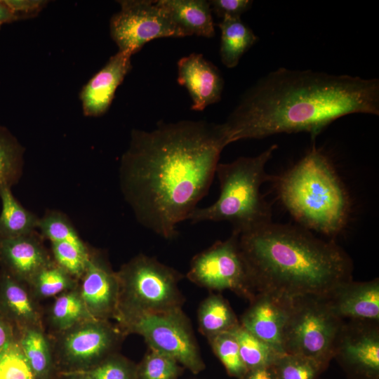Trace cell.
Returning <instances> with one entry per match:
<instances>
[{
	"instance_id": "cell-3",
	"label": "cell",
	"mask_w": 379,
	"mask_h": 379,
	"mask_svg": "<svg viewBox=\"0 0 379 379\" xmlns=\"http://www.w3.org/2000/svg\"><path fill=\"white\" fill-rule=\"evenodd\" d=\"M238 243L256 294L326 296L352 279L347 253L303 227L271 221L238 233Z\"/></svg>"
},
{
	"instance_id": "cell-20",
	"label": "cell",
	"mask_w": 379,
	"mask_h": 379,
	"mask_svg": "<svg viewBox=\"0 0 379 379\" xmlns=\"http://www.w3.org/2000/svg\"><path fill=\"white\" fill-rule=\"evenodd\" d=\"M172 22L184 36L197 35L211 38L215 35L212 11L206 0H159Z\"/></svg>"
},
{
	"instance_id": "cell-42",
	"label": "cell",
	"mask_w": 379,
	"mask_h": 379,
	"mask_svg": "<svg viewBox=\"0 0 379 379\" xmlns=\"http://www.w3.org/2000/svg\"><path fill=\"white\" fill-rule=\"evenodd\" d=\"M1 25H2V24L0 23V28H1Z\"/></svg>"
},
{
	"instance_id": "cell-23",
	"label": "cell",
	"mask_w": 379,
	"mask_h": 379,
	"mask_svg": "<svg viewBox=\"0 0 379 379\" xmlns=\"http://www.w3.org/2000/svg\"><path fill=\"white\" fill-rule=\"evenodd\" d=\"M93 319L88 312L78 286L55 298L44 314V321L50 333L65 331L81 321Z\"/></svg>"
},
{
	"instance_id": "cell-37",
	"label": "cell",
	"mask_w": 379,
	"mask_h": 379,
	"mask_svg": "<svg viewBox=\"0 0 379 379\" xmlns=\"http://www.w3.org/2000/svg\"><path fill=\"white\" fill-rule=\"evenodd\" d=\"M18 20L37 15L47 4L44 0H3Z\"/></svg>"
},
{
	"instance_id": "cell-35",
	"label": "cell",
	"mask_w": 379,
	"mask_h": 379,
	"mask_svg": "<svg viewBox=\"0 0 379 379\" xmlns=\"http://www.w3.org/2000/svg\"><path fill=\"white\" fill-rule=\"evenodd\" d=\"M0 379H35L17 340L0 353Z\"/></svg>"
},
{
	"instance_id": "cell-21",
	"label": "cell",
	"mask_w": 379,
	"mask_h": 379,
	"mask_svg": "<svg viewBox=\"0 0 379 379\" xmlns=\"http://www.w3.org/2000/svg\"><path fill=\"white\" fill-rule=\"evenodd\" d=\"M17 340L35 379H58L52 342L45 327L19 331Z\"/></svg>"
},
{
	"instance_id": "cell-39",
	"label": "cell",
	"mask_w": 379,
	"mask_h": 379,
	"mask_svg": "<svg viewBox=\"0 0 379 379\" xmlns=\"http://www.w3.org/2000/svg\"><path fill=\"white\" fill-rule=\"evenodd\" d=\"M241 379H276L272 365L247 371Z\"/></svg>"
},
{
	"instance_id": "cell-5",
	"label": "cell",
	"mask_w": 379,
	"mask_h": 379,
	"mask_svg": "<svg viewBox=\"0 0 379 379\" xmlns=\"http://www.w3.org/2000/svg\"><path fill=\"white\" fill-rule=\"evenodd\" d=\"M277 145H273L255 157H241L226 164L218 163L215 174L220 195L211 206L196 208L187 220L227 221L234 232L240 233L272 221L271 206L260 192L262 185L272 181L265 166Z\"/></svg>"
},
{
	"instance_id": "cell-9",
	"label": "cell",
	"mask_w": 379,
	"mask_h": 379,
	"mask_svg": "<svg viewBox=\"0 0 379 379\" xmlns=\"http://www.w3.org/2000/svg\"><path fill=\"white\" fill-rule=\"evenodd\" d=\"M119 326L126 335H141L149 349L173 358L194 373L204 369L191 324L181 308L140 314Z\"/></svg>"
},
{
	"instance_id": "cell-29",
	"label": "cell",
	"mask_w": 379,
	"mask_h": 379,
	"mask_svg": "<svg viewBox=\"0 0 379 379\" xmlns=\"http://www.w3.org/2000/svg\"><path fill=\"white\" fill-rule=\"evenodd\" d=\"M41 236L52 242H67L84 251L89 248L79 237L69 218L62 213L49 211L39 218L38 227Z\"/></svg>"
},
{
	"instance_id": "cell-19",
	"label": "cell",
	"mask_w": 379,
	"mask_h": 379,
	"mask_svg": "<svg viewBox=\"0 0 379 379\" xmlns=\"http://www.w3.org/2000/svg\"><path fill=\"white\" fill-rule=\"evenodd\" d=\"M0 314L18 332L44 326V312L27 284L0 269Z\"/></svg>"
},
{
	"instance_id": "cell-11",
	"label": "cell",
	"mask_w": 379,
	"mask_h": 379,
	"mask_svg": "<svg viewBox=\"0 0 379 379\" xmlns=\"http://www.w3.org/2000/svg\"><path fill=\"white\" fill-rule=\"evenodd\" d=\"M120 10L109 22L110 35L118 51L132 55L149 41L164 37H185L157 1H118Z\"/></svg>"
},
{
	"instance_id": "cell-28",
	"label": "cell",
	"mask_w": 379,
	"mask_h": 379,
	"mask_svg": "<svg viewBox=\"0 0 379 379\" xmlns=\"http://www.w3.org/2000/svg\"><path fill=\"white\" fill-rule=\"evenodd\" d=\"M233 332L239 344L241 359L247 371L271 366L284 354L250 333L240 324Z\"/></svg>"
},
{
	"instance_id": "cell-7",
	"label": "cell",
	"mask_w": 379,
	"mask_h": 379,
	"mask_svg": "<svg viewBox=\"0 0 379 379\" xmlns=\"http://www.w3.org/2000/svg\"><path fill=\"white\" fill-rule=\"evenodd\" d=\"M343 322L331 310L324 296L293 298L283 332L284 352L310 359L326 369L333 358Z\"/></svg>"
},
{
	"instance_id": "cell-1",
	"label": "cell",
	"mask_w": 379,
	"mask_h": 379,
	"mask_svg": "<svg viewBox=\"0 0 379 379\" xmlns=\"http://www.w3.org/2000/svg\"><path fill=\"white\" fill-rule=\"evenodd\" d=\"M230 144L223 124L161 122L134 129L119 168L120 185L138 221L172 239L207 194L220 155Z\"/></svg>"
},
{
	"instance_id": "cell-36",
	"label": "cell",
	"mask_w": 379,
	"mask_h": 379,
	"mask_svg": "<svg viewBox=\"0 0 379 379\" xmlns=\"http://www.w3.org/2000/svg\"><path fill=\"white\" fill-rule=\"evenodd\" d=\"M211 11L223 18H241V15L251 8L253 1L250 0H211L208 1Z\"/></svg>"
},
{
	"instance_id": "cell-34",
	"label": "cell",
	"mask_w": 379,
	"mask_h": 379,
	"mask_svg": "<svg viewBox=\"0 0 379 379\" xmlns=\"http://www.w3.org/2000/svg\"><path fill=\"white\" fill-rule=\"evenodd\" d=\"M137 366L117 352L81 373L90 379H136Z\"/></svg>"
},
{
	"instance_id": "cell-16",
	"label": "cell",
	"mask_w": 379,
	"mask_h": 379,
	"mask_svg": "<svg viewBox=\"0 0 379 379\" xmlns=\"http://www.w3.org/2000/svg\"><path fill=\"white\" fill-rule=\"evenodd\" d=\"M331 310L343 320L379 322V279L341 284L324 296Z\"/></svg>"
},
{
	"instance_id": "cell-41",
	"label": "cell",
	"mask_w": 379,
	"mask_h": 379,
	"mask_svg": "<svg viewBox=\"0 0 379 379\" xmlns=\"http://www.w3.org/2000/svg\"><path fill=\"white\" fill-rule=\"evenodd\" d=\"M58 379H90L81 372L61 373L58 375Z\"/></svg>"
},
{
	"instance_id": "cell-12",
	"label": "cell",
	"mask_w": 379,
	"mask_h": 379,
	"mask_svg": "<svg viewBox=\"0 0 379 379\" xmlns=\"http://www.w3.org/2000/svg\"><path fill=\"white\" fill-rule=\"evenodd\" d=\"M333 359L349 379H379V322L345 320Z\"/></svg>"
},
{
	"instance_id": "cell-18",
	"label": "cell",
	"mask_w": 379,
	"mask_h": 379,
	"mask_svg": "<svg viewBox=\"0 0 379 379\" xmlns=\"http://www.w3.org/2000/svg\"><path fill=\"white\" fill-rule=\"evenodd\" d=\"M53 260L36 232L22 237L0 240V266L25 284Z\"/></svg>"
},
{
	"instance_id": "cell-25",
	"label": "cell",
	"mask_w": 379,
	"mask_h": 379,
	"mask_svg": "<svg viewBox=\"0 0 379 379\" xmlns=\"http://www.w3.org/2000/svg\"><path fill=\"white\" fill-rule=\"evenodd\" d=\"M197 317L199 331L208 340L239 326L235 313L220 294L206 297L199 307Z\"/></svg>"
},
{
	"instance_id": "cell-4",
	"label": "cell",
	"mask_w": 379,
	"mask_h": 379,
	"mask_svg": "<svg viewBox=\"0 0 379 379\" xmlns=\"http://www.w3.org/2000/svg\"><path fill=\"white\" fill-rule=\"evenodd\" d=\"M271 182L283 205L302 227L329 237L344 228L349 212L347 194L331 161L315 145Z\"/></svg>"
},
{
	"instance_id": "cell-13",
	"label": "cell",
	"mask_w": 379,
	"mask_h": 379,
	"mask_svg": "<svg viewBox=\"0 0 379 379\" xmlns=\"http://www.w3.org/2000/svg\"><path fill=\"white\" fill-rule=\"evenodd\" d=\"M78 289L84 305L93 319H116L119 301V281L104 256L91 250L85 272L79 280Z\"/></svg>"
},
{
	"instance_id": "cell-32",
	"label": "cell",
	"mask_w": 379,
	"mask_h": 379,
	"mask_svg": "<svg viewBox=\"0 0 379 379\" xmlns=\"http://www.w3.org/2000/svg\"><path fill=\"white\" fill-rule=\"evenodd\" d=\"M178 364L173 358L149 348L137 366L136 379H177Z\"/></svg>"
},
{
	"instance_id": "cell-40",
	"label": "cell",
	"mask_w": 379,
	"mask_h": 379,
	"mask_svg": "<svg viewBox=\"0 0 379 379\" xmlns=\"http://www.w3.org/2000/svg\"><path fill=\"white\" fill-rule=\"evenodd\" d=\"M18 20L17 16L8 8L3 0H0V23H9Z\"/></svg>"
},
{
	"instance_id": "cell-8",
	"label": "cell",
	"mask_w": 379,
	"mask_h": 379,
	"mask_svg": "<svg viewBox=\"0 0 379 379\" xmlns=\"http://www.w3.org/2000/svg\"><path fill=\"white\" fill-rule=\"evenodd\" d=\"M58 375L82 372L116 352L126 335L110 321L91 319L65 331L48 333Z\"/></svg>"
},
{
	"instance_id": "cell-38",
	"label": "cell",
	"mask_w": 379,
	"mask_h": 379,
	"mask_svg": "<svg viewBox=\"0 0 379 379\" xmlns=\"http://www.w3.org/2000/svg\"><path fill=\"white\" fill-rule=\"evenodd\" d=\"M17 340L14 326L0 314V353Z\"/></svg>"
},
{
	"instance_id": "cell-31",
	"label": "cell",
	"mask_w": 379,
	"mask_h": 379,
	"mask_svg": "<svg viewBox=\"0 0 379 379\" xmlns=\"http://www.w3.org/2000/svg\"><path fill=\"white\" fill-rule=\"evenodd\" d=\"M276 379H317L325 369L303 356L284 353L272 364Z\"/></svg>"
},
{
	"instance_id": "cell-24",
	"label": "cell",
	"mask_w": 379,
	"mask_h": 379,
	"mask_svg": "<svg viewBox=\"0 0 379 379\" xmlns=\"http://www.w3.org/2000/svg\"><path fill=\"white\" fill-rule=\"evenodd\" d=\"M0 240L13 239L35 232L39 218L27 210L6 187L0 193Z\"/></svg>"
},
{
	"instance_id": "cell-6",
	"label": "cell",
	"mask_w": 379,
	"mask_h": 379,
	"mask_svg": "<svg viewBox=\"0 0 379 379\" xmlns=\"http://www.w3.org/2000/svg\"><path fill=\"white\" fill-rule=\"evenodd\" d=\"M119 325L142 313L180 309L184 298L178 282L182 275L155 258L139 254L117 272Z\"/></svg>"
},
{
	"instance_id": "cell-10",
	"label": "cell",
	"mask_w": 379,
	"mask_h": 379,
	"mask_svg": "<svg viewBox=\"0 0 379 379\" xmlns=\"http://www.w3.org/2000/svg\"><path fill=\"white\" fill-rule=\"evenodd\" d=\"M187 277L201 287L230 290L249 302L256 295L239 246L238 233L234 231L226 240L217 241L194 255Z\"/></svg>"
},
{
	"instance_id": "cell-14",
	"label": "cell",
	"mask_w": 379,
	"mask_h": 379,
	"mask_svg": "<svg viewBox=\"0 0 379 379\" xmlns=\"http://www.w3.org/2000/svg\"><path fill=\"white\" fill-rule=\"evenodd\" d=\"M291 299L267 293H257L241 315L239 324L250 333L280 352Z\"/></svg>"
},
{
	"instance_id": "cell-22",
	"label": "cell",
	"mask_w": 379,
	"mask_h": 379,
	"mask_svg": "<svg viewBox=\"0 0 379 379\" xmlns=\"http://www.w3.org/2000/svg\"><path fill=\"white\" fill-rule=\"evenodd\" d=\"M218 25L221 31V62L225 67L233 68L258 38L241 18L225 17Z\"/></svg>"
},
{
	"instance_id": "cell-2",
	"label": "cell",
	"mask_w": 379,
	"mask_h": 379,
	"mask_svg": "<svg viewBox=\"0 0 379 379\" xmlns=\"http://www.w3.org/2000/svg\"><path fill=\"white\" fill-rule=\"evenodd\" d=\"M379 114V81L280 67L244 93L223 123L230 143L277 133L312 139L350 114Z\"/></svg>"
},
{
	"instance_id": "cell-17",
	"label": "cell",
	"mask_w": 379,
	"mask_h": 379,
	"mask_svg": "<svg viewBox=\"0 0 379 379\" xmlns=\"http://www.w3.org/2000/svg\"><path fill=\"white\" fill-rule=\"evenodd\" d=\"M131 56L118 51L84 86L80 100L85 116L100 117L107 111L117 88L132 67Z\"/></svg>"
},
{
	"instance_id": "cell-26",
	"label": "cell",
	"mask_w": 379,
	"mask_h": 379,
	"mask_svg": "<svg viewBox=\"0 0 379 379\" xmlns=\"http://www.w3.org/2000/svg\"><path fill=\"white\" fill-rule=\"evenodd\" d=\"M78 283L77 279L53 260L33 277L27 286L34 298L40 302L77 288Z\"/></svg>"
},
{
	"instance_id": "cell-30",
	"label": "cell",
	"mask_w": 379,
	"mask_h": 379,
	"mask_svg": "<svg viewBox=\"0 0 379 379\" xmlns=\"http://www.w3.org/2000/svg\"><path fill=\"white\" fill-rule=\"evenodd\" d=\"M233 330L216 335L208 341L227 373L241 379L247 369L241 359L239 344Z\"/></svg>"
},
{
	"instance_id": "cell-27",
	"label": "cell",
	"mask_w": 379,
	"mask_h": 379,
	"mask_svg": "<svg viewBox=\"0 0 379 379\" xmlns=\"http://www.w3.org/2000/svg\"><path fill=\"white\" fill-rule=\"evenodd\" d=\"M25 148L8 128L0 126V193L20 180L24 165Z\"/></svg>"
},
{
	"instance_id": "cell-33",
	"label": "cell",
	"mask_w": 379,
	"mask_h": 379,
	"mask_svg": "<svg viewBox=\"0 0 379 379\" xmlns=\"http://www.w3.org/2000/svg\"><path fill=\"white\" fill-rule=\"evenodd\" d=\"M91 250L84 251L67 242H52L53 261L78 281L86 270Z\"/></svg>"
},
{
	"instance_id": "cell-15",
	"label": "cell",
	"mask_w": 379,
	"mask_h": 379,
	"mask_svg": "<svg viewBox=\"0 0 379 379\" xmlns=\"http://www.w3.org/2000/svg\"><path fill=\"white\" fill-rule=\"evenodd\" d=\"M178 82L192 100V109L202 111L221 99L224 81L218 69L201 53H191L178 62Z\"/></svg>"
}]
</instances>
